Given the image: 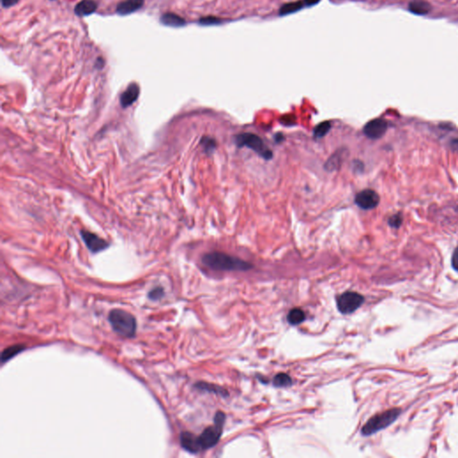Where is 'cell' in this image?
<instances>
[{
  "instance_id": "cell-17",
  "label": "cell",
  "mask_w": 458,
  "mask_h": 458,
  "mask_svg": "<svg viewBox=\"0 0 458 458\" xmlns=\"http://www.w3.org/2000/svg\"><path fill=\"white\" fill-rule=\"evenodd\" d=\"M305 313L304 310H301L299 308H295L288 312L287 321L291 325L296 326L301 324L304 320H305Z\"/></svg>"
},
{
  "instance_id": "cell-21",
  "label": "cell",
  "mask_w": 458,
  "mask_h": 458,
  "mask_svg": "<svg viewBox=\"0 0 458 458\" xmlns=\"http://www.w3.org/2000/svg\"><path fill=\"white\" fill-rule=\"evenodd\" d=\"M273 385L276 388L289 387L292 385V379L290 376L286 373H278L273 379Z\"/></svg>"
},
{
  "instance_id": "cell-8",
  "label": "cell",
  "mask_w": 458,
  "mask_h": 458,
  "mask_svg": "<svg viewBox=\"0 0 458 458\" xmlns=\"http://www.w3.org/2000/svg\"><path fill=\"white\" fill-rule=\"evenodd\" d=\"M388 129V123L384 119H376L365 124L364 133L369 139L377 140L384 135Z\"/></svg>"
},
{
  "instance_id": "cell-12",
  "label": "cell",
  "mask_w": 458,
  "mask_h": 458,
  "mask_svg": "<svg viewBox=\"0 0 458 458\" xmlns=\"http://www.w3.org/2000/svg\"><path fill=\"white\" fill-rule=\"evenodd\" d=\"M140 95V87L137 84H131L120 97V104L123 108H127L135 102Z\"/></svg>"
},
{
  "instance_id": "cell-3",
  "label": "cell",
  "mask_w": 458,
  "mask_h": 458,
  "mask_svg": "<svg viewBox=\"0 0 458 458\" xmlns=\"http://www.w3.org/2000/svg\"><path fill=\"white\" fill-rule=\"evenodd\" d=\"M401 413H402L401 409L393 408L387 410L383 413L376 414L371 418L369 419L368 422L363 426L361 432L365 437L377 433L380 430L388 428L391 424L395 423L398 419Z\"/></svg>"
},
{
  "instance_id": "cell-14",
  "label": "cell",
  "mask_w": 458,
  "mask_h": 458,
  "mask_svg": "<svg viewBox=\"0 0 458 458\" xmlns=\"http://www.w3.org/2000/svg\"><path fill=\"white\" fill-rule=\"evenodd\" d=\"M409 10L417 15H426L431 11V5L426 0H412L408 5Z\"/></svg>"
},
{
  "instance_id": "cell-27",
  "label": "cell",
  "mask_w": 458,
  "mask_h": 458,
  "mask_svg": "<svg viewBox=\"0 0 458 458\" xmlns=\"http://www.w3.org/2000/svg\"><path fill=\"white\" fill-rule=\"evenodd\" d=\"M19 1L20 0H2L1 3H2V6L4 8H9L11 6L16 5Z\"/></svg>"
},
{
  "instance_id": "cell-23",
  "label": "cell",
  "mask_w": 458,
  "mask_h": 458,
  "mask_svg": "<svg viewBox=\"0 0 458 458\" xmlns=\"http://www.w3.org/2000/svg\"><path fill=\"white\" fill-rule=\"evenodd\" d=\"M202 147L205 150V152L207 153H212L216 147H217V143L216 141L213 138H211V137H208V136H205L202 139Z\"/></svg>"
},
{
  "instance_id": "cell-15",
  "label": "cell",
  "mask_w": 458,
  "mask_h": 458,
  "mask_svg": "<svg viewBox=\"0 0 458 458\" xmlns=\"http://www.w3.org/2000/svg\"><path fill=\"white\" fill-rule=\"evenodd\" d=\"M160 22L163 25L173 27V28H179L185 25V20L180 15L174 14V13L163 14L160 17Z\"/></svg>"
},
{
  "instance_id": "cell-9",
  "label": "cell",
  "mask_w": 458,
  "mask_h": 458,
  "mask_svg": "<svg viewBox=\"0 0 458 458\" xmlns=\"http://www.w3.org/2000/svg\"><path fill=\"white\" fill-rule=\"evenodd\" d=\"M82 237L84 239L86 246L88 247L90 251H92L94 253L103 251L109 246V244L107 242L105 241L102 238L98 237L97 235H95L93 233L83 230L82 231Z\"/></svg>"
},
{
  "instance_id": "cell-4",
  "label": "cell",
  "mask_w": 458,
  "mask_h": 458,
  "mask_svg": "<svg viewBox=\"0 0 458 458\" xmlns=\"http://www.w3.org/2000/svg\"><path fill=\"white\" fill-rule=\"evenodd\" d=\"M225 420V414L222 412H217L214 417V424L207 427L200 436H198V440L202 450H206L217 445L221 437Z\"/></svg>"
},
{
  "instance_id": "cell-16",
  "label": "cell",
  "mask_w": 458,
  "mask_h": 458,
  "mask_svg": "<svg viewBox=\"0 0 458 458\" xmlns=\"http://www.w3.org/2000/svg\"><path fill=\"white\" fill-rule=\"evenodd\" d=\"M25 349V346L24 345H11L9 347L5 348V349L2 352V355H1L2 364H5V362H7L8 360H10L11 358L15 357V355L20 354L21 352H23Z\"/></svg>"
},
{
  "instance_id": "cell-11",
  "label": "cell",
  "mask_w": 458,
  "mask_h": 458,
  "mask_svg": "<svg viewBox=\"0 0 458 458\" xmlns=\"http://www.w3.org/2000/svg\"><path fill=\"white\" fill-rule=\"evenodd\" d=\"M144 5V0H123L119 2L116 12L119 15H128L140 10Z\"/></svg>"
},
{
  "instance_id": "cell-25",
  "label": "cell",
  "mask_w": 458,
  "mask_h": 458,
  "mask_svg": "<svg viewBox=\"0 0 458 458\" xmlns=\"http://www.w3.org/2000/svg\"><path fill=\"white\" fill-rule=\"evenodd\" d=\"M402 216L400 214H396L394 216L390 217V218L389 219V224L390 227H394V228H398L401 224H402Z\"/></svg>"
},
{
  "instance_id": "cell-7",
  "label": "cell",
  "mask_w": 458,
  "mask_h": 458,
  "mask_svg": "<svg viewBox=\"0 0 458 458\" xmlns=\"http://www.w3.org/2000/svg\"><path fill=\"white\" fill-rule=\"evenodd\" d=\"M379 202V194L371 189H365L360 192L355 197V203L357 206L364 210H372L378 206Z\"/></svg>"
},
{
  "instance_id": "cell-5",
  "label": "cell",
  "mask_w": 458,
  "mask_h": 458,
  "mask_svg": "<svg viewBox=\"0 0 458 458\" xmlns=\"http://www.w3.org/2000/svg\"><path fill=\"white\" fill-rule=\"evenodd\" d=\"M235 143L240 148L246 146L248 148L251 149L252 151H254L255 153H258L260 156L267 160L271 159L273 157L272 152L267 147L266 144L262 141V139L256 134L251 133L237 134L235 137Z\"/></svg>"
},
{
  "instance_id": "cell-18",
  "label": "cell",
  "mask_w": 458,
  "mask_h": 458,
  "mask_svg": "<svg viewBox=\"0 0 458 458\" xmlns=\"http://www.w3.org/2000/svg\"><path fill=\"white\" fill-rule=\"evenodd\" d=\"M343 157H344L343 150H339L338 153H334L326 163L325 169L330 170V171H333V170L337 169L341 166Z\"/></svg>"
},
{
  "instance_id": "cell-10",
  "label": "cell",
  "mask_w": 458,
  "mask_h": 458,
  "mask_svg": "<svg viewBox=\"0 0 458 458\" xmlns=\"http://www.w3.org/2000/svg\"><path fill=\"white\" fill-rule=\"evenodd\" d=\"M180 443L182 448L190 453L197 454L202 451L197 436L191 432H182L180 435Z\"/></svg>"
},
{
  "instance_id": "cell-1",
  "label": "cell",
  "mask_w": 458,
  "mask_h": 458,
  "mask_svg": "<svg viewBox=\"0 0 458 458\" xmlns=\"http://www.w3.org/2000/svg\"><path fill=\"white\" fill-rule=\"evenodd\" d=\"M202 262L216 271H245L252 268L251 264L246 261L217 251L205 254L202 258Z\"/></svg>"
},
{
  "instance_id": "cell-22",
  "label": "cell",
  "mask_w": 458,
  "mask_h": 458,
  "mask_svg": "<svg viewBox=\"0 0 458 458\" xmlns=\"http://www.w3.org/2000/svg\"><path fill=\"white\" fill-rule=\"evenodd\" d=\"M330 128H331V124H330L329 121H325V122L319 123L314 129V137L315 138L324 137L326 134L329 133Z\"/></svg>"
},
{
  "instance_id": "cell-6",
  "label": "cell",
  "mask_w": 458,
  "mask_h": 458,
  "mask_svg": "<svg viewBox=\"0 0 458 458\" xmlns=\"http://www.w3.org/2000/svg\"><path fill=\"white\" fill-rule=\"evenodd\" d=\"M365 303V297L356 292H345L336 299V305L342 314H351Z\"/></svg>"
},
{
  "instance_id": "cell-24",
  "label": "cell",
  "mask_w": 458,
  "mask_h": 458,
  "mask_svg": "<svg viewBox=\"0 0 458 458\" xmlns=\"http://www.w3.org/2000/svg\"><path fill=\"white\" fill-rule=\"evenodd\" d=\"M148 296L149 298L152 300H159L164 296V290L162 287H156L149 293Z\"/></svg>"
},
{
  "instance_id": "cell-20",
  "label": "cell",
  "mask_w": 458,
  "mask_h": 458,
  "mask_svg": "<svg viewBox=\"0 0 458 458\" xmlns=\"http://www.w3.org/2000/svg\"><path fill=\"white\" fill-rule=\"evenodd\" d=\"M304 5V2L302 1H296V2H291L287 3L286 5H283L280 8L279 14L280 15H286L288 14L295 13L296 11L300 10L301 8Z\"/></svg>"
},
{
  "instance_id": "cell-2",
  "label": "cell",
  "mask_w": 458,
  "mask_h": 458,
  "mask_svg": "<svg viewBox=\"0 0 458 458\" xmlns=\"http://www.w3.org/2000/svg\"><path fill=\"white\" fill-rule=\"evenodd\" d=\"M109 321L114 331L124 337H133L136 332V320L131 313L120 309L109 312Z\"/></svg>"
},
{
  "instance_id": "cell-13",
  "label": "cell",
  "mask_w": 458,
  "mask_h": 458,
  "mask_svg": "<svg viewBox=\"0 0 458 458\" xmlns=\"http://www.w3.org/2000/svg\"><path fill=\"white\" fill-rule=\"evenodd\" d=\"M98 8V3L95 0H83L74 7V13L77 16L84 17L92 15Z\"/></svg>"
},
{
  "instance_id": "cell-19",
  "label": "cell",
  "mask_w": 458,
  "mask_h": 458,
  "mask_svg": "<svg viewBox=\"0 0 458 458\" xmlns=\"http://www.w3.org/2000/svg\"><path fill=\"white\" fill-rule=\"evenodd\" d=\"M194 387H195L196 389H201V390H206V391H209V392L216 393V394L217 395H221L223 397L228 396V392H227L226 389H223V388L219 387V386H216V385L209 384V383H205V382H199L197 384H195Z\"/></svg>"
},
{
  "instance_id": "cell-26",
  "label": "cell",
  "mask_w": 458,
  "mask_h": 458,
  "mask_svg": "<svg viewBox=\"0 0 458 458\" xmlns=\"http://www.w3.org/2000/svg\"><path fill=\"white\" fill-rule=\"evenodd\" d=\"M452 267L455 271L458 272V246L456 248L452 256Z\"/></svg>"
},
{
  "instance_id": "cell-29",
  "label": "cell",
  "mask_w": 458,
  "mask_h": 458,
  "mask_svg": "<svg viewBox=\"0 0 458 458\" xmlns=\"http://www.w3.org/2000/svg\"><path fill=\"white\" fill-rule=\"evenodd\" d=\"M319 2H320V0H305V4L307 5H316Z\"/></svg>"
},
{
  "instance_id": "cell-28",
  "label": "cell",
  "mask_w": 458,
  "mask_h": 458,
  "mask_svg": "<svg viewBox=\"0 0 458 458\" xmlns=\"http://www.w3.org/2000/svg\"><path fill=\"white\" fill-rule=\"evenodd\" d=\"M450 148L452 149L454 152L458 153V139H455L450 143Z\"/></svg>"
}]
</instances>
